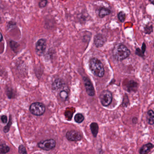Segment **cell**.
I'll use <instances>...</instances> for the list:
<instances>
[{
	"label": "cell",
	"instance_id": "cell-1",
	"mask_svg": "<svg viewBox=\"0 0 154 154\" xmlns=\"http://www.w3.org/2000/svg\"><path fill=\"white\" fill-rule=\"evenodd\" d=\"M112 53L115 59L121 61L130 56V51L124 44H118L114 47Z\"/></svg>",
	"mask_w": 154,
	"mask_h": 154
},
{
	"label": "cell",
	"instance_id": "cell-2",
	"mask_svg": "<svg viewBox=\"0 0 154 154\" xmlns=\"http://www.w3.org/2000/svg\"><path fill=\"white\" fill-rule=\"evenodd\" d=\"M89 68L92 74L98 77H102L105 74V69L102 62L96 58H91L89 61Z\"/></svg>",
	"mask_w": 154,
	"mask_h": 154
},
{
	"label": "cell",
	"instance_id": "cell-3",
	"mask_svg": "<svg viewBox=\"0 0 154 154\" xmlns=\"http://www.w3.org/2000/svg\"><path fill=\"white\" fill-rule=\"evenodd\" d=\"M30 110L32 114L35 116H41L45 112V106L42 103L36 102L31 105Z\"/></svg>",
	"mask_w": 154,
	"mask_h": 154
},
{
	"label": "cell",
	"instance_id": "cell-4",
	"mask_svg": "<svg viewBox=\"0 0 154 154\" xmlns=\"http://www.w3.org/2000/svg\"><path fill=\"white\" fill-rule=\"evenodd\" d=\"M99 99L100 102L103 106H108L112 102L113 96L110 91L108 90H105L100 94Z\"/></svg>",
	"mask_w": 154,
	"mask_h": 154
},
{
	"label": "cell",
	"instance_id": "cell-5",
	"mask_svg": "<svg viewBox=\"0 0 154 154\" xmlns=\"http://www.w3.org/2000/svg\"><path fill=\"white\" fill-rule=\"evenodd\" d=\"M56 145V141L54 139H50L41 141L38 143V146L42 150L48 151L54 149Z\"/></svg>",
	"mask_w": 154,
	"mask_h": 154
},
{
	"label": "cell",
	"instance_id": "cell-6",
	"mask_svg": "<svg viewBox=\"0 0 154 154\" xmlns=\"http://www.w3.org/2000/svg\"><path fill=\"white\" fill-rule=\"evenodd\" d=\"M83 80L87 93L89 96L93 97L95 95V91L92 82H91L90 80L86 77H83Z\"/></svg>",
	"mask_w": 154,
	"mask_h": 154
},
{
	"label": "cell",
	"instance_id": "cell-7",
	"mask_svg": "<svg viewBox=\"0 0 154 154\" xmlns=\"http://www.w3.org/2000/svg\"><path fill=\"white\" fill-rule=\"evenodd\" d=\"M66 137L68 140L72 142L80 141L82 139L81 134L75 130L68 131L66 134Z\"/></svg>",
	"mask_w": 154,
	"mask_h": 154
},
{
	"label": "cell",
	"instance_id": "cell-8",
	"mask_svg": "<svg viewBox=\"0 0 154 154\" xmlns=\"http://www.w3.org/2000/svg\"><path fill=\"white\" fill-rule=\"evenodd\" d=\"M106 41V37L104 34L101 33H98L94 37V43L97 48L103 47Z\"/></svg>",
	"mask_w": 154,
	"mask_h": 154
},
{
	"label": "cell",
	"instance_id": "cell-9",
	"mask_svg": "<svg viewBox=\"0 0 154 154\" xmlns=\"http://www.w3.org/2000/svg\"><path fill=\"white\" fill-rule=\"evenodd\" d=\"M46 48V40L44 39H40L37 42L36 45V50L38 55H42L45 51Z\"/></svg>",
	"mask_w": 154,
	"mask_h": 154
},
{
	"label": "cell",
	"instance_id": "cell-10",
	"mask_svg": "<svg viewBox=\"0 0 154 154\" xmlns=\"http://www.w3.org/2000/svg\"><path fill=\"white\" fill-rule=\"evenodd\" d=\"M112 13V11L108 8L105 7H100L97 10V14L99 17L101 19L105 18V16L110 15Z\"/></svg>",
	"mask_w": 154,
	"mask_h": 154
},
{
	"label": "cell",
	"instance_id": "cell-11",
	"mask_svg": "<svg viewBox=\"0 0 154 154\" xmlns=\"http://www.w3.org/2000/svg\"><path fill=\"white\" fill-rule=\"evenodd\" d=\"M154 147V145L151 143H148L143 146L140 150L139 153L140 154H147Z\"/></svg>",
	"mask_w": 154,
	"mask_h": 154
},
{
	"label": "cell",
	"instance_id": "cell-12",
	"mask_svg": "<svg viewBox=\"0 0 154 154\" xmlns=\"http://www.w3.org/2000/svg\"><path fill=\"white\" fill-rule=\"evenodd\" d=\"M90 128L91 133L94 137H96L98 134L99 127L98 125L96 123H92L90 124Z\"/></svg>",
	"mask_w": 154,
	"mask_h": 154
},
{
	"label": "cell",
	"instance_id": "cell-13",
	"mask_svg": "<svg viewBox=\"0 0 154 154\" xmlns=\"http://www.w3.org/2000/svg\"><path fill=\"white\" fill-rule=\"evenodd\" d=\"M138 84L134 80L130 81L128 82V84L127 86V91L129 92H131L132 91H135L136 89L137 88Z\"/></svg>",
	"mask_w": 154,
	"mask_h": 154
},
{
	"label": "cell",
	"instance_id": "cell-14",
	"mask_svg": "<svg viewBox=\"0 0 154 154\" xmlns=\"http://www.w3.org/2000/svg\"><path fill=\"white\" fill-rule=\"evenodd\" d=\"M147 122L150 125H153L154 123V113L153 110H150L148 111L146 116Z\"/></svg>",
	"mask_w": 154,
	"mask_h": 154
},
{
	"label": "cell",
	"instance_id": "cell-15",
	"mask_svg": "<svg viewBox=\"0 0 154 154\" xmlns=\"http://www.w3.org/2000/svg\"><path fill=\"white\" fill-rule=\"evenodd\" d=\"M64 83L61 80V79H56L54 81L53 83H52V88L53 90H58V89L60 88L62 86H63Z\"/></svg>",
	"mask_w": 154,
	"mask_h": 154
},
{
	"label": "cell",
	"instance_id": "cell-16",
	"mask_svg": "<svg viewBox=\"0 0 154 154\" xmlns=\"http://www.w3.org/2000/svg\"><path fill=\"white\" fill-rule=\"evenodd\" d=\"M117 17L120 22L124 23L126 19V14L124 11H120L118 13Z\"/></svg>",
	"mask_w": 154,
	"mask_h": 154
},
{
	"label": "cell",
	"instance_id": "cell-17",
	"mask_svg": "<svg viewBox=\"0 0 154 154\" xmlns=\"http://www.w3.org/2000/svg\"><path fill=\"white\" fill-rule=\"evenodd\" d=\"M153 31V26L152 24H147L144 28V32L146 34H150Z\"/></svg>",
	"mask_w": 154,
	"mask_h": 154
},
{
	"label": "cell",
	"instance_id": "cell-18",
	"mask_svg": "<svg viewBox=\"0 0 154 154\" xmlns=\"http://www.w3.org/2000/svg\"><path fill=\"white\" fill-rule=\"evenodd\" d=\"M84 119H85V118H84V116L80 113H78V114H76V116H75V118H74L75 122L76 123H78V124L82 123L84 121Z\"/></svg>",
	"mask_w": 154,
	"mask_h": 154
},
{
	"label": "cell",
	"instance_id": "cell-19",
	"mask_svg": "<svg viewBox=\"0 0 154 154\" xmlns=\"http://www.w3.org/2000/svg\"><path fill=\"white\" fill-rule=\"evenodd\" d=\"M10 150V147L6 145L0 144V154L7 153Z\"/></svg>",
	"mask_w": 154,
	"mask_h": 154
},
{
	"label": "cell",
	"instance_id": "cell-20",
	"mask_svg": "<svg viewBox=\"0 0 154 154\" xmlns=\"http://www.w3.org/2000/svg\"><path fill=\"white\" fill-rule=\"evenodd\" d=\"M68 93L66 90H62L60 92V97L62 99L65 100L68 98Z\"/></svg>",
	"mask_w": 154,
	"mask_h": 154
},
{
	"label": "cell",
	"instance_id": "cell-21",
	"mask_svg": "<svg viewBox=\"0 0 154 154\" xmlns=\"http://www.w3.org/2000/svg\"><path fill=\"white\" fill-rule=\"evenodd\" d=\"M48 0H39V7L40 8L45 7L48 4Z\"/></svg>",
	"mask_w": 154,
	"mask_h": 154
},
{
	"label": "cell",
	"instance_id": "cell-22",
	"mask_svg": "<svg viewBox=\"0 0 154 154\" xmlns=\"http://www.w3.org/2000/svg\"><path fill=\"white\" fill-rule=\"evenodd\" d=\"M11 125V118H10V120H9V122H8V124L4 128L3 130L5 133H6L9 132Z\"/></svg>",
	"mask_w": 154,
	"mask_h": 154
},
{
	"label": "cell",
	"instance_id": "cell-23",
	"mask_svg": "<svg viewBox=\"0 0 154 154\" xmlns=\"http://www.w3.org/2000/svg\"><path fill=\"white\" fill-rule=\"evenodd\" d=\"M19 152L20 154H27L26 149L23 145H20L19 146Z\"/></svg>",
	"mask_w": 154,
	"mask_h": 154
},
{
	"label": "cell",
	"instance_id": "cell-24",
	"mask_svg": "<svg viewBox=\"0 0 154 154\" xmlns=\"http://www.w3.org/2000/svg\"><path fill=\"white\" fill-rule=\"evenodd\" d=\"M136 54L138 55V56L142 57H143L144 55V54L142 52V51L138 48L136 50Z\"/></svg>",
	"mask_w": 154,
	"mask_h": 154
},
{
	"label": "cell",
	"instance_id": "cell-25",
	"mask_svg": "<svg viewBox=\"0 0 154 154\" xmlns=\"http://www.w3.org/2000/svg\"><path fill=\"white\" fill-rule=\"evenodd\" d=\"M1 120H2V122L3 123H6L7 122V117L5 116H2L1 117Z\"/></svg>",
	"mask_w": 154,
	"mask_h": 154
},
{
	"label": "cell",
	"instance_id": "cell-26",
	"mask_svg": "<svg viewBox=\"0 0 154 154\" xmlns=\"http://www.w3.org/2000/svg\"><path fill=\"white\" fill-rule=\"evenodd\" d=\"M146 50V45L145 43L143 42V45H142V50L141 51H142V52L144 54Z\"/></svg>",
	"mask_w": 154,
	"mask_h": 154
},
{
	"label": "cell",
	"instance_id": "cell-27",
	"mask_svg": "<svg viewBox=\"0 0 154 154\" xmlns=\"http://www.w3.org/2000/svg\"><path fill=\"white\" fill-rule=\"evenodd\" d=\"M138 119H137V118L134 117L133 118V119H132V122L134 124H136L137 123Z\"/></svg>",
	"mask_w": 154,
	"mask_h": 154
},
{
	"label": "cell",
	"instance_id": "cell-28",
	"mask_svg": "<svg viewBox=\"0 0 154 154\" xmlns=\"http://www.w3.org/2000/svg\"><path fill=\"white\" fill-rule=\"evenodd\" d=\"M149 2H150V3L152 5H154V0H149Z\"/></svg>",
	"mask_w": 154,
	"mask_h": 154
},
{
	"label": "cell",
	"instance_id": "cell-29",
	"mask_svg": "<svg viewBox=\"0 0 154 154\" xmlns=\"http://www.w3.org/2000/svg\"><path fill=\"white\" fill-rule=\"evenodd\" d=\"M2 39V34H1V33H0V41L1 40V39Z\"/></svg>",
	"mask_w": 154,
	"mask_h": 154
},
{
	"label": "cell",
	"instance_id": "cell-30",
	"mask_svg": "<svg viewBox=\"0 0 154 154\" xmlns=\"http://www.w3.org/2000/svg\"><path fill=\"white\" fill-rule=\"evenodd\" d=\"M1 17H0V21H1Z\"/></svg>",
	"mask_w": 154,
	"mask_h": 154
}]
</instances>
